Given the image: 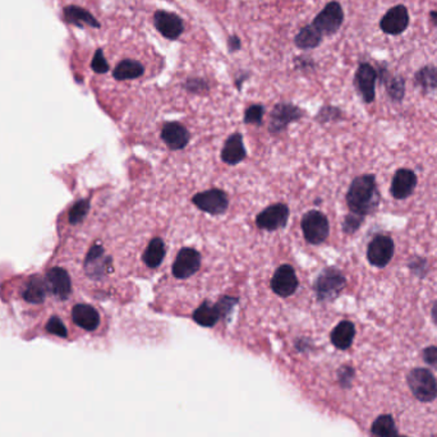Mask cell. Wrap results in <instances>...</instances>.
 I'll list each match as a JSON object with an SVG mask.
<instances>
[{
    "label": "cell",
    "instance_id": "obj_33",
    "mask_svg": "<svg viewBox=\"0 0 437 437\" xmlns=\"http://www.w3.org/2000/svg\"><path fill=\"white\" fill-rule=\"evenodd\" d=\"M264 117V106L262 105H252L246 110L244 114V122L250 125H261Z\"/></svg>",
    "mask_w": 437,
    "mask_h": 437
},
{
    "label": "cell",
    "instance_id": "obj_34",
    "mask_svg": "<svg viewBox=\"0 0 437 437\" xmlns=\"http://www.w3.org/2000/svg\"><path fill=\"white\" fill-rule=\"evenodd\" d=\"M363 220H365L363 216H360V215H357V214H353V212H351V215H348V216L345 218V220H344V233H347V235H353V233H356V232L358 230L359 228H360V225L363 224Z\"/></svg>",
    "mask_w": 437,
    "mask_h": 437
},
{
    "label": "cell",
    "instance_id": "obj_28",
    "mask_svg": "<svg viewBox=\"0 0 437 437\" xmlns=\"http://www.w3.org/2000/svg\"><path fill=\"white\" fill-rule=\"evenodd\" d=\"M321 40H322L321 32L311 24L305 26V29L298 32L296 36V45L301 49H313L320 45Z\"/></svg>",
    "mask_w": 437,
    "mask_h": 437
},
{
    "label": "cell",
    "instance_id": "obj_15",
    "mask_svg": "<svg viewBox=\"0 0 437 437\" xmlns=\"http://www.w3.org/2000/svg\"><path fill=\"white\" fill-rule=\"evenodd\" d=\"M155 26L157 31L166 39L170 40L178 39L184 30V24L180 17L164 10H159L155 13Z\"/></svg>",
    "mask_w": 437,
    "mask_h": 437
},
{
    "label": "cell",
    "instance_id": "obj_35",
    "mask_svg": "<svg viewBox=\"0 0 437 437\" xmlns=\"http://www.w3.org/2000/svg\"><path fill=\"white\" fill-rule=\"evenodd\" d=\"M47 330L50 334L59 336V337H67V335H68L67 328L64 326V324L58 317H51L49 320V322L47 324Z\"/></svg>",
    "mask_w": 437,
    "mask_h": 437
},
{
    "label": "cell",
    "instance_id": "obj_39",
    "mask_svg": "<svg viewBox=\"0 0 437 437\" xmlns=\"http://www.w3.org/2000/svg\"><path fill=\"white\" fill-rule=\"evenodd\" d=\"M229 47H230L233 51L238 50V49L241 47V41H239L238 38H235V36L230 38V40H229Z\"/></svg>",
    "mask_w": 437,
    "mask_h": 437
},
{
    "label": "cell",
    "instance_id": "obj_29",
    "mask_svg": "<svg viewBox=\"0 0 437 437\" xmlns=\"http://www.w3.org/2000/svg\"><path fill=\"white\" fill-rule=\"evenodd\" d=\"M64 16L70 24H79V26L88 24L93 27H99L97 21L91 16V13L79 7H67L64 10Z\"/></svg>",
    "mask_w": 437,
    "mask_h": 437
},
{
    "label": "cell",
    "instance_id": "obj_12",
    "mask_svg": "<svg viewBox=\"0 0 437 437\" xmlns=\"http://www.w3.org/2000/svg\"><path fill=\"white\" fill-rule=\"evenodd\" d=\"M297 288L298 279L294 269L290 265H281L273 273L271 280L273 293L283 298L290 297Z\"/></svg>",
    "mask_w": 437,
    "mask_h": 437
},
{
    "label": "cell",
    "instance_id": "obj_17",
    "mask_svg": "<svg viewBox=\"0 0 437 437\" xmlns=\"http://www.w3.org/2000/svg\"><path fill=\"white\" fill-rule=\"evenodd\" d=\"M161 138L170 150L184 149L189 142V132L178 122H170L163 127Z\"/></svg>",
    "mask_w": 437,
    "mask_h": 437
},
{
    "label": "cell",
    "instance_id": "obj_31",
    "mask_svg": "<svg viewBox=\"0 0 437 437\" xmlns=\"http://www.w3.org/2000/svg\"><path fill=\"white\" fill-rule=\"evenodd\" d=\"M408 269L411 270V273L415 275L417 278L423 279L427 273H429V262L426 258L420 257V256H413L408 262Z\"/></svg>",
    "mask_w": 437,
    "mask_h": 437
},
{
    "label": "cell",
    "instance_id": "obj_10",
    "mask_svg": "<svg viewBox=\"0 0 437 437\" xmlns=\"http://www.w3.org/2000/svg\"><path fill=\"white\" fill-rule=\"evenodd\" d=\"M409 26V12L406 6H394L391 7L380 21V29L383 33L397 36L406 32Z\"/></svg>",
    "mask_w": 437,
    "mask_h": 437
},
{
    "label": "cell",
    "instance_id": "obj_24",
    "mask_svg": "<svg viewBox=\"0 0 437 437\" xmlns=\"http://www.w3.org/2000/svg\"><path fill=\"white\" fill-rule=\"evenodd\" d=\"M165 253H166V250H165L163 239L154 238V239H151L148 248L143 252V257L142 258H143V262L146 264L148 267L157 269L161 265L165 257Z\"/></svg>",
    "mask_w": 437,
    "mask_h": 437
},
{
    "label": "cell",
    "instance_id": "obj_25",
    "mask_svg": "<svg viewBox=\"0 0 437 437\" xmlns=\"http://www.w3.org/2000/svg\"><path fill=\"white\" fill-rule=\"evenodd\" d=\"M145 73V68L140 62L132 61V59H125L123 62L119 63L117 68L114 70V77L118 81H125V79H138Z\"/></svg>",
    "mask_w": 437,
    "mask_h": 437
},
{
    "label": "cell",
    "instance_id": "obj_16",
    "mask_svg": "<svg viewBox=\"0 0 437 437\" xmlns=\"http://www.w3.org/2000/svg\"><path fill=\"white\" fill-rule=\"evenodd\" d=\"M302 116V110L290 104H279L276 105L271 114L270 122V131L271 132H280L290 122L297 120Z\"/></svg>",
    "mask_w": 437,
    "mask_h": 437
},
{
    "label": "cell",
    "instance_id": "obj_41",
    "mask_svg": "<svg viewBox=\"0 0 437 437\" xmlns=\"http://www.w3.org/2000/svg\"><path fill=\"white\" fill-rule=\"evenodd\" d=\"M429 19H431V22L437 27V10L429 12Z\"/></svg>",
    "mask_w": 437,
    "mask_h": 437
},
{
    "label": "cell",
    "instance_id": "obj_14",
    "mask_svg": "<svg viewBox=\"0 0 437 437\" xmlns=\"http://www.w3.org/2000/svg\"><path fill=\"white\" fill-rule=\"evenodd\" d=\"M377 79L383 84L386 88V94L391 102H400L404 99L406 95V81L402 76L391 74L386 67L377 68Z\"/></svg>",
    "mask_w": 437,
    "mask_h": 437
},
{
    "label": "cell",
    "instance_id": "obj_18",
    "mask_svg": "<svg viewBox=\"0 0 437 437\" xmlns=\"http://www.w3.org/2000/svg\"><path fill=\"white\" fill-rule=\"evenodd\" d=\"M45 281H47L49 290H51L56 297L61 299H67L70 297L72 284H70V273H67L64 269L54 267L49 270Z\"/></svg>",
    "mask_w": 437,
    "mask_h": 437
},
{
    "label": "cell",
    "instance_id": "obj_19",
    "mask_svg": "<svg viewBox=\"0 0 437 437\" xmlns=\"http://www.w3.org/2000/svg\"><path fill=\"white\" fill-rule=\"evenodd\" d=\"M72 319L74 324L86 331H94L100 325V315L94 307L77 305L72 310Z\"/></svg>",
    "mask_w": 437,
    "mask_h": 437
},
{
    "label": "cell",
    "instance_id": "obj_2",
    "mask_svg": "<svg viewBox=\"0 0 437 437\" xmlns=\"http://www.w3.org/2000/svg\"><path fill=\"white\" fill-rule=\"evenodd\" d=\"M347 285V279L335 267L325 269L315 281V292L321 302L334 301Z\"/></svg>",
    "mask_w": 437,
    "mask_h": 437
},
{
    "label": "cell",
    "instance_id": "obj_9",
    "mask_svg": "<svg viewBox=\"0 0 437 437\" xmlns=\"http://www.w3.org/2000/svg\"><path fill=\"white\" fill-rule=\"evenodd\" d=\"M288 206L284 203H275L258 214L256 224L260 229L273 232V230L285 227L288 223Z\"/></svg>",
    "mask_w": 437,
    "mask_h": 437
},
{
    "label": "cell",
    "instance_id": "obj_27",
    "mask_svg": "<svg viewBox=\"0 0 437 437\" xmlns=\"http://www.w3.org/2000/svg\"><path fill=\"white\" fill-rule=\"evenodd\" d=\"M47 281L33 278L24 289V298L30 303H41L47 297Z\"/></svg>",
    "mask_w": 437,
    "mask_h": 437
},
{
    "label": "cell",
    "instance_id": "obj_37",
    "mask_svg": "<svg viewBox=\"0 0 437 437\" xmlns=\"http://www.w3.org/2000/svg\"><path fill=\"white\" fill-rule=\"evenodd\" d=\"M93 70H94L96 73H106V72L109 70V65H108V63L105 61V56H104L102 50H97V51H96L94 61H93Z\"/></svg>",
    "mask_w": 437,
    "mask_h": 437
},
{
    "label": "cell",
    "instance_id": "obj_1",
    "mask_svg": "<svg viewBox=\"0 0 437 437\" xmlns=\"http://www.w3.org/2000/svg\"><path fill=\"white\" fill-rule=\"evenodd\" d=\"M347 203L353 214L363 218L375 212L380 205V192L375 175L366 174L353 180L347 193Z\"/></svg>",
    "mask_w": 437,
    "mask_h": 437
},
{
    "label": "cell",
    "instance_id": "obj_8",
    "mask_svg": "<svg viewBox=\"0 0 437 437\" xmlns=\"http://www.w3.org/2000/svg\"><path fill=\"white\" fill-rule=\"evenodd\" d=\"M201 266V255L189 247H184L178 252L173 264V275L177 279H188L195 275Z\"/></svg>",
    "mask_w": 437,
    "mask_h": 437
},
{
    "label": "cell",
    "instance_id": "obj_20",
    "mask_svg": "<svg viewBox=\"0 0 437 437\" xmlns=\"http://www.w3.org/2000/svg\"><path fill=\"white\" fill-rule=\"evenodd\" d=\"M85 267L90 276L99 278L106 273V270H111V260L105 257L104 248L100 246H94L87 255Z\"/></svg>",
    "mask_w": 437,
    "mask_h": 437
},
{
    "label": "cell",
    "instance_id": "obj_21",
    "mask_svg": "<svg viewBox=\"0 0 437 437\" xmlns=\"http://www.w3.org/2000/svg\"><path fill=\"white\" fill-rule=\"evenodd\" d=\"M247 155L244 145H243V137L241 133H235L228 138L223 151H221V159L224 163L229 165H235L244 160Z\"/></svg>",
    "mask_w": 437,
    "mask_h": 437
},
{
    "label": "cell",
    "instance_id": "obj_40",
    "mask_svg": "<svg viewBox=\"0 0 437 437\" xmlns=\"http://www.w3.org/2000/svg\"><path fill=\"white\" fill-rule=\"evenodd\" d=\"M431 317H432V320H434L435 325L437 326V301L432 305V308H431Z\"/></svg>",
    "mask_w": 437,
    "mask_h": 437
},
{
    "label": "cell",
    "instance_id": "obj_42",
    "mask_svg": "<svg viewBox=\"0 0 437 437\" xmlns=\"http://www.w3.org/2000/svg\"><path fill=\"white\" fill-rule=\"evenodd\" d=\"M402 437H406V436H402Z\"/></svg>",
    "mask_w": 437,
    "mask_h": 437
},
{
    "label": "cell",
    "instance_id": "obj_30",
    "mask_svg": "<svg viewBox=\"0 0 437 437\" xmlns=\"http://www.w3.org/2000/svg\"><path fill=\"white\" fill-rule=\"evenodd\" d=\"M372 432L377 437H397V426L390 415H381L376 420L372 426Z\"/></svg>",
    "mask_w": 437,
    "mask_h": 437
},
{
    "label": "cell",
    "instance_id": "obj_22",
    "mask_svg": "<svg viewBox=\"0 0 437 437\" xmlns=\"http://www.w3.org/2000/svg\"><path fill=\"white\" fill-rule=\"evenodd\" d=\"M414 86L424 94H437V67L424 65L414 74Z\"/></svg>",
    "mask_w": 437,
    "mask_h": 437
},
{
    "label": "cell",
    "instance_id": "obj_3",
    "mask_svg": "<svg viewBox=\"0 0 437 437\" xmlns=\"http://www.w3.org/2000/svg\"><path fill=\"white\" fill-rule=\"evenodd\" d=\"M409 388L421 402H431L437 397L436 379L426 368H415L408 376Z\"/></svg>",
    "mask_w": 437,
    "mask_h": 437
},
{
    "label": "cell",
    "instance_id": "obj_4",
    "mask_svg": "<svg viewBox=\"0 0 437 437\" xmlns=\"http://www.w3.org/2000/svg\"><path fill=\"white\" fill-rule=\"evenodd\" d=\"M302 230L307 242L321 244L328 239L330 233L328 218L320 211H310L302 218Z\"/></svg>",
    "mask_w": 437,
    "mask_h": 437
},
{
    "label": "cell",
    "instance_id": "obj_7",
    "mask_svg": "<svg viewBox=\"0 0 437 437\" xmlns=\"http://www.w3.org/2000/svg\"><path fill=\"white\" fill-rule=\"evenodd\" d=\"M377 70L370 63H360L356 72L354 84L363 102L371 104L375 100Z\"/></svg>",
    "mask_w": 437,
    "mask_h": 437
},
{
    "label": "cell",
    "instance_id": "obj_5",
    "mask_svg": "<svg viewBox=\"0 0 437 437\" xmlns=\"http://www.w3.org/2000/svg\"><path fill=\"white\" fill-rule=\"evenodd\" d=\"M344 21V12L337 1H330L326 7L321 10L313 21V26L321 32L322 36L334 35L342 27Z\"/></svg>",
    "mask_w": 437,
    "mask_h": 437
},
{
    "label": "cell",
    "instance_id": "obj_36",
    "mask_svg": "<svg viewBox=\"0 0 437 437\" xmlns=\"http://www.w3.org/2000/svg\"><path fill=\"white\" fill-rule=\"evenodd\" d=\"M238 303V299L237 298L232 297H223L218 301L216 308H218L220 316H227L229 311L233 310V307Z\"/></svg>",
    "mask_w": 437,
    "mask_h": 437
},
{
    "label": "cell",
    "instance_id": "obj_26",
    "mask_svg": "<svg viewBox=\"0 0 437 437\" xmlns=\"http://www.w3.org/2000/svg\"><path fill=\"white\" fill-rule=\"evenodd\" d=\"M220 319V313H218L216 305H211L209 302H203L200 305L195 313H193V320L205 328H211L214 326Z\"/></svg>",
    "mask_w": 437,
    "mask_h": 437
},
{
    "label": "cell",
    "instance_id": "obj_11",
    "mask_svg": "<svg viewBox=\"0 0 437 437\" xmlns=\"http://www.w3.org/2000/svg\"><path fill=\"white\" fill-rule=\"evenodd\" d=\"M192 201L200 210L211 215H220L225 212L229 206L227 193L215 188L196 195Z\"/></svg>",
    "mask_w": 437,
    "mask_h": 437
},
{
    "label": "cell",
    "instance_id": "obj_32",
    "mask_svg": "<svg viewBox=\"0 0 437 437\" xmlns=\"http://www.w3.org/2000/svg\"><path fill=\"white\" fill-rule=\"evenodd\" d=\"M90 210V201L82 200L76 203L70 212V224H79L86 218L87 212Z\"/></svg>",
    "mask_w": 437,
    "mask_h": 437
},
{
    "label": "cell",
    "instance_id": "obj_6",
    "mask_svg": "<svg viewBox=\"0 0 437 437\" xmlns=\"http://www.w3.org/2000/svg\"><path fill=\"white\" fill-rule=\"evenodd\" d=\"M394 241L389 235H377L375 237L367 248L368 262L375 267L383 269L389 265L391 258L394 256Z\"/></svg>",
    "mask_w": 437,
    "mask_h": 437
},
{
    "label": "cell",
    "instance_id": "obj_38",
    "mask_svg": "<svg viewBox=\"0 0 437 437\" xmlns=\"http://www.w3.org/2000/svg\"><path fill=\"white\" fill-rule=\"evenodd\" d=\"M423 359L429 366L437 370V347H429L423 351Z\"/></svg>",
    "mask_w": 437,
    "mask_h": 437
},
{
    "label": "cell",
    "instance_id": "obj_13",
    "mask_svg": "<svg viewBox=\"0 0 437 437\" xmlns=\"http://www.w3.org/2000/svg\"><path fill=\"white\" fill-rule=\"evenodd\" d=\"M417 187V175L409 169H399L391 182V195L397 200H406Z\"/></svg>",
    "mask_w": 437,
    "mask_h": 437
},
{
    "label": "cell",
    "instance_id": "obj_23",
    "mask_svg": "<svg viewBox=\"0 0 437 437\" xmlns=\"http://www.w3.org/2000/svg\"><path fill=\"white\" fill-rule=\"evenodd\" d=\"M356 336V328L351 321H342L331 333V343L337 349L345 351L351 347Z\"/></svg>",
    "mask_w": 437,
    "mask_h": 437
}]
</instances>
